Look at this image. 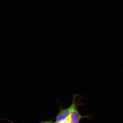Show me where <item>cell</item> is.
<instances>
[{"label":"cell","mask_w":123,"mask_h":123,"mask_svg":"<svg viewBox=\"0 0 123 123\" xmlns=\"http://www.w3.org/2000/svg\"><path fill=\"white\" fill-rule=\"evenodd\" d=\"M76 96H74L71 105L70 106L65 109H60L56 117V121H60L65 119L70 116L73 110L76 108Z\"/></svg>","instance_id":"cell-1"},{"label":"cell","mask_w":123,"mask_h":123,"mask_svg":"<svg viewBox=\"0 0 123 123\" xmlns=\"http://www.w3.org/2000/svg\"><path fill=\"white\" fill-rule=\"evenodd\" d=\"M87 117V116L81 115L78 109L76 108L70 115V123H80L81 119Z\"/></svg>","instance_id":"cell-2"},{"label":"cell","mask_w":123,"mask_h":123,"mask_svg":"<svg viewBox=\"0 0 123 123\" xmlns=\"http://www.w3.org/2000/svg\"><path fill=\"white\" fill-rule=\"evenodd\" d=\"M70 116L65 119L63 120L62 121H58V123H70Z\"/></svg>","instance_id":"cell-3"},{"label":"cell","mask_w":123,"mask_h":123,"mask_svg":"<svg viewBox=\"0 0 123 123\" xmlns=\"http://www.w3.org/2000/svg\"><path fill=\"white\" fill-rule=\"evenodd\" d=\"M6 120L7 121H9V122H10L11 123H15L14 122H13V121H12L10 120L7 119ZM46 121H43V122H40V123H46Z\"/></svg>","instance_id":"cell-4"},{"label":"cell","mask_w":123,"mask_h":123,"mask_svg":"<svg viewBox=\"0 0 123 123\" xmlns=\"http://www.w3.org/2000/svg\"><path fill=\"white\" fill-rule=\"evenodd\" d=\"M46 123H53L51 121H46Z\"/></svg>","instance_id":"cell-5"},{"label":"cell","mask_w":123,"mask_h":123,"mask_svg":"<svg viewBox=\"0 0 123 123\" xmlns=\"http://www.w3.org/2000/svg\"><path fill=\"white\" fill-rule=\"evenodd\" d=\"M53 123H58V121H55V122H53Z\"/></svg>","instance_id":"cell-6"}]
</instances>
